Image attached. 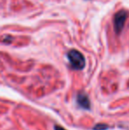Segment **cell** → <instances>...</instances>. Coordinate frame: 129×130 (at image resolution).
I'll list each match as a JSON object with an SVG mask.
<instances>
[{
    "label": "cell",
    "instance_id": "obj_1",
    "mask_svg": "<svg viewBox=\"0 0 129 130\" xmlns=\"http://www.w3.org/2000/svg\"><path fill=\"white\" fill-rule=\"evenodd\" d=\"M67 58L71 63L72 68L76 70H81L85 67V58L83 55L76 50H71L67 53Z\"/></svg>",
    "mask_w": 129,
    "mask_h": 130
},
{
    "label": "cell",
    "instance_id": "obj_2",
    "mask_svg": "<svg viewBox=\"0 0 129 130\" xmlns=\"http://www.w3.org/2000/svg\"><path fill=\"white\" fill-rule=\"evenodd\" d=\"M127 17H128V12L126 10L119 11L115 14V16H114V20H113L114 29H115V32L118 35L120 34L122 29L124 28L125 23H126Z\"/></svg>",
    "mask_w": 129,
    "mask_h": 130
},
{
    "label": "cell",
    "instance_id": "obj_3",
    "mask_svg": "<svg viewBox=\"0 0 129 130\" xmlns=\"http://www.w3.org/2000/svg\"><path fill=\"white\" fill-rule=\"evenodd\" d=\"M77 102L81 107L84 109H88L90 107V103L88 98L84 94V93H80L77 96Z\"/></svg>",
    "mask_w": 129,
    "mask_h": 130
},
{
    "label": "cell",
    "instance_id": "obj_4",
    "mask_svg": "<svg viewBox=\"0 0 129 130\" xmlns=\"http://www.w3.org/2000/svg\"><path fill=\"white\" fill-rule=\"evenodd\" d=\"M107 127H108L106 125H104V124H98L94 127V130H105Z\"/></svg>",
    "mask_w": 129,
    "mask_h": 130
},
{
    "label": "cell",
    "instance_id": "obj_5",
    "mask_svg": "<svg viewBox=\"0 0 129 130\" xmlns=\"http://www.w3.org/2000/svg\"><path fill=\"white\" fill-rule=\"evenodd\" d=\"M54 129L55 130H66V129H65L64 127H60V126H55V127H54Z\"/></svg>",
    "mask_w": 129,
    "mask_h": 130
}]
</instances>
